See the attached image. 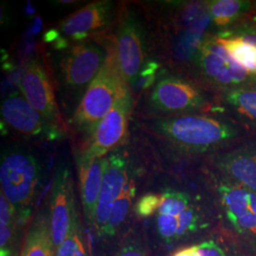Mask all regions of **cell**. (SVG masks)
Returning a JSON list of instances; mask_svg holds the SVG:
<instances>
[{"instance_id":"1","label":"cell","mask_w":256,"mask_h":256,"mask_svg":"<svg viewBox=\"0 0 256 256\" xmlns=\"http://www.w3.org/2000/svg\"><path fill=\"white\" fill-rule=\"evenodd\" d=\"M156 135L178 155H216L256 137L228 116L218 113L186 114L164 117L152 122Z\"/></svg>"},{"instance_id":"2","label":"cell","mask_w":256,"mask_h":256,"mask_svg":"<svg viewBox=\"0 0 256 256\" xmlns=\"http://www.w3.org/2000/svg\"><path fill=\"white\" fill-rule=\"evenodd\" d=\"M128 86L117 63L115 46H111L106 64L90 84L75 110L70 120L72 126L90 138Z\"/></svg>"},{"instance_id":"3","label":"cell","mask_w":256,"mask_h":256,"mask_svg":"<svg viewBox=\"0 0 256 256\" xmlns=\"http://www.w3.org/2000/svg\"><path fill=\"white\" fill-rule=\"evenodd\" d=\"M204 84L220 94L222 92L256 88V76L243 68L210 34L202 40L192 61Z\"/></svg>"},{"instance_id":"4","label":"cell","mask_w":256,"mask_h":256,"mask_svg":"<svg viewBox=\"0 0 256 256\" xmlns=\"http://www.w3.org/2000/svg\"><path fill=\"white\" fill-rule=\"evenodd\" d=\"M39 174L40 168L36 158L28 153L14 150L1 158V192L21 218L30 214Z\"/></svg>"},{"instance_id":"5","label":"cell","mask_w":256,"mask_h":256,"mask_svg":"<svg viewBox=\"0 0 256 256\" xmlns=\"http://www.w3.org/2000/svg\"><path fill=\"white\" fill-rule=\"evenodd\" d=\"M214 102L198 84L173 74L162 75L150 93V106L165 117L200 113Z\"/></svg>"},{"instance_id":"6","label":"cell","mask_w":256,"mask_h":256,"mask_svg":"<svg viewBox=\"0 0 256 256\" xmlns=\"http://www.w3.org/2000/svg\"><path fill=\"white\" fill-rule=\"evenodd\" d=\"M220 208L232 229L246 247L256 252V192L216 176Z\"/></svg>"},{"instance_id":"7","label":"cell","mask_w":256,"mask_h":256,"mask_svg":"<svg viewBox=\"0 0 256 256\" xmlns=\"http://www.w3.org/2000/svg\"><path fill=\"white\" fill-rule=\"evenodd\" d=\"M108 50L92 41H77L64 50L59 60V76L66 90L72 94H84L101 72Z\"/></svg>"},{"instance_id":"8","label":"cell","mask_w":256,"mask_h":256,"mask_svg":"<svg viewBox=\"0 0 256 256\" xmlns=\"http://www.w3.org/2000/svg\"><path fill=\"white\" fill-rule=\"evenodd\" d=\"M156 212V228L160 238L174 243L196 232L200 214L192 198L180 190L166 189Z\"/></svg>"},{"instance_id":"9","label":"cell","mask_w":256,"mask_h":256,"mask_svg":"<svg viewBox=\"0 0 256 256\" xmlns=\"http://www.w3.org/2000/svg\"><path fill=\"white\" fill-rule=\"evenodd\" d=\"M131 108L132 97L128 86L106 116L100 122L88 138L86 148L81 153L88 156H106L115 151L128 136Z\"/></svg>"},{"instance_id":"10","label":"cell","mask_w":256,"mask_h":256,"mask_svg":"<svg viewBox=\"0 0 256 256\" xmlns=\"http://www.w3.org/2000/svg\"><path fill=\"white\" fill-rule=\"evenodd\" d=\"M20 92L36 110L50 122L62 128L63 120L55 98L54 88L46 64L40 59H32L19 82Z\"/></svg>"},{"instance_id":"11","label":"cell","mask_w":256,"mask_h":256,"mask_svg":"<svg viewBox=\"0 0 256 256\" xmlns=\"http://www.w3.org/2000/svg\"><path fill=\"white\" fill-rule=\"evenodd\" d=\"M210 158L218 176L256 192V137L248 138Z\"/></svg>"},{"instance_id":"12","label":"cell","mask_w":256,"mask_h":256,"mask_svg":"<svg viewBox=\"0 0 256 256\" xmlns=\"http://www.w3.org/2000/svg\"><path fill=\"white\" fill-rule=\"evenodd\" d=\"M78 223L74 200V183L70 171L59 167L55 174L50 194V230L52 248L57 250Z\"/></svg>"},{"instance_id":"13","label":"cell","mask_w":256,"mask_h":256,"mask_svg":"<svg viewBox=\"0 0 256 256\" xmlns=\"http://www.w3.org/2000/svg\"><path fill=\"white\" fill-rule=\"evenodd\" d=\"M2 120L14 131L30 137H42L50 140L62 136L58 128L41 115L21 92H12L1 104Z\"/></svg>"},{"instance_id":"14","label":"cell","mask_w":256,"mask_h":256,"mask_svg":"<svg viewBox=\"0 0 256 256\" xmlns=\"http://www.w3.org/2000/svg\"><path fill=\"white\" fill-rule=\"evenodd\" d=\"M116 59L120 74L129 86H134L144 66V41L136 16L124 14L120 19L115 45Z\"/></svg>"},{"instance_id":"15","label":"cell","mask_w":256,"mask_h":256,"mask_svg":"<svg viewBox=\"0 0 256 256\" xmlns=\"http://www.w3.org/2000/svg\"><path fill=\"white\" fill-rule=\"evenodd\" d=\"M129 178V166L126 156L117 150L106 156V168L94 218V226L101 236H104L113 205L119 198Z\"/></svg>"},{"instance_id":"16","label":"cell","mask_w":256,"mask_h":256,"mask_svg":"<svg viewBox=\"0 0 256 256\" xmlns=\"http://www.w3.org/2000/svg\"><path fill=\"white\" fill-rule=\"evenodd\" d=\"M113 5L110 1H95L84 6L60 23L62 36L74 41H82L110 24Z\"/></svg>"},{"instance_id":"17","label":"cell","mask_w":256,"mask_h":256,"mask_svg":"<svg viewBox=\"0 0 256 256\" xmlns=\"http://www.w3.org/2000/svg\"><path fill=\"white\" fill-rule=\"evenodd\" d=\"M106 168V156H78V170L82 208L86 220L94 224L97 202Z\"/></svg>"},{"instance_id":"18","label":"cell","mask_w":256,"mask_h":256,"mask_svg":"<svg viewBox=\"0 0 256 256\" xmlns=\"http://www.w3.org/2000/svg\"><path fill=\"white\" fill-rule=\"evenodd\" d=\"M216 96L218 112L236 120L256 137V88L234 90Z\"/></svg>"},{"instance_id":"19","label":"cell","mask_w":256,"mask_h":256,"mask_svg":"<svg viewBox=\"0 0 256 256\" xmlns=\"http://www.w3.org/2000/svg\"><path fill=\"white\" fill-rule=\"evenodd\" d=\"M205 4L216 32L228 30L254 18V1L210 0L205 1Z\"/></svg>"},{"instance_id":"20","label":"cell","mask_w":256,"mask_h":256,"mask_svg":"<svg viewBox=\"0 0 256 256\" xmlns=\"http://www.w3.org/2000/svg\"><path fill=\"white\" fill-rule=\"evenodd\" d=\"M52 242L45 218L38 216L28 232L20 256H52Z\"/></svg>"},{"instance_id":"21","label":"cell","mask_w":256,"mask_h":256,"mask_svg":"<svg viewBox=\"0 0 256 256\" xmlns=\"http://www.w3.org/2000/svg\"><path fill=\"white\" fill-rule=\"evenodd\" d=\"M220 44L243 68L256 76V48L234 37L216 34Z\"/></svg>"},{"instance_id":"22","label":"cell","mask_w":256,"mask_h":256,"mask_svg":"<svg viewBox=\"0 0 256 256\" xmlns=\"http://www.w3.org/2000/svg\"><path fill=\"white\" fill-rule=\"evenodd\" d=\"M18 214L1 192L0 196V254L12 256V245L16 229Z\"/></svg>"},{"instance_id":"23","label":"cell","mask_w":256,"mask_h":256,"mask_svg":"<svg viewBox=\"0 0 256 256\" xmlns=\"http://www.w3.org/2000/svg\"><path fill=\"white\" fill-rule=\"evenodd\" d=\"M136 186L133 178H129L128 182L126 183L122 192L119 198L113 205V208L110 214V220L104 232V236H113L122 221L126 218L128 212L131 208L132 202L135 196Z\"/></svg>"},{"instance_id":"24","label":"cell","mask_w":256,"mask_h":256,"mask_svg":"<svg viewBox=\"0 0 256 256\" xmlns=\"http://www.w3.org/2000/svg\"><path fill=\"white\" fill-rule=\"evenodd\" d=\"M56 256H88L79 228V222L74 225L68 238L57 248Z\"/></svg>"},{"instance_id":"25","label":"cell","mask_w":256,"mask_h":256,"mask_svg":"<svg viewBox=\"0 0 256 256\" xmlns=\"http://www.w3.org/2000/svg\"><path fill=\"white\" fill-rule=\"evenodd\" d=\"M225 36L234 37L256 48V18H252L238 26L224 32H216Z\"/></svg>"},{"instance_id":"26","label":"cell","mask_w":256,"mask_h":256,"mask_svg":"<svg viewBox=\"0 0 256 256\" xmlns=\"http://www.w3.org/2000/svg\"><path fill=\"white\" fill-rule=\"evenodd\" d=\"M162 194H148L144 196L136 206V212L142 218H148L154 214L160 205Z\"/></svg>"},{"instance_id":"27","label":"cell","mask_w":256,"mask_h":256,"mask_svg":"<svg viewBox=\"0 0 256 256\" xmlns=\"http://www.w3.org/2000/svg\"><path fill=\"white\" fill-rule=\"evenodd\" d=\"M202 256H238L236 250H230L218 241L208 240L198 244Z\"/></svg>"},{"instance_id":"28","label":"cell","mask_w":256,"mask_h":256,"mask_svg":"<svg viewBox=\"0 0 256 256\" xmlns=\"http://www.w3.org/2000/svg\"><path fill=\"white\" fill-rule=\"evenodd\" d=\"M160 68V64L155 61H149L146 64H144L138 74L137 81L134 86H138L142 88H150L156 81V72Z\"/></svg>"},{"instance_id":"29","label":"cell","mask_w":256,"mask_h":256,"mask_svg":"<svg viewBox=\"0 0 256 256\" xmlns=\"http://www.w3.org/2000/svg\"><path fill=\"white\" fill-rule=\"evenodd\" d=\"M173 256H202L198 244L190 247L184 248L176 252Z\"/></svg>"},{"instance_id":"30","label":"cell","mask_w":256,"mask_h":256,"mask_svg":"<svg viewBox=\"0 0 256 256\" xmlns=\"http://www.w3.org/2000/svg\"><path fill=\"white\" fill-rule=\"evenodd\" d=\"M119 256H146V254L142 248L136 245H131L124 248Z\"/></svg>"},{"instance_id":"31","label":"cell","mask_w":256,"mask_h":256,"mask_svg":"<svg viewBox=\"0 0 256 256\" xmlns=\"http://www.w3.org/2000/svg\"><path fill=\"white\" fill-rule=\"evenodd\" d=\"M41 28H42V21H41L39 16H36L34 21V23H32V27L28 30V34H36L41 30Z\"/></svg>"},{"instance_id":"32","label":"cell","mask_w":256,"mask_h":256,"mask_svg":"<svg viewBox=\"0 0 256 256\" xmlns=\"http://www.w3.org/2000/svg\"><path fill=\"white\" fill-rule=\"evenodd\" d=\"M254 16L256 18V1H254Z\"/></svg>"}]
</instances>
